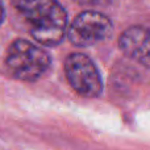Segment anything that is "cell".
<instances>
[{
    "label": "cell",
    "mask_w": 150,
    "mask_h": 150,
    "mask_svg": "<svg viewBox=\"0 0 150 150\" xmlns=\"http://www.w3.org/2000/svg\"><path fill=\"white\" fill-rule=\"evenodd\" d=\"M32 37L45 46H55L67 32V12L57 0H12Z\"/></svg>",
    "instance_id": "obj_1"
},
{
    "label": "cell",
    "mask_w": 150,
    "mask_h": 150,
    "mask_svg": "<svg viewBox=\"0 0 150 150\" xmlns=\"http://www.w3.org/2000/svg\"><path fill=\"white\" fill-rule=\"evenodd\" d=\"M113 33V24L96 11L79 13L67 29V38L75 46L88 47L107 41Z\"/></svg>",
    "instance_id": "obj_3"
},
{
    "label": "cell",
    "mask_w": 150,
    "mask_h": 150,
    "mask_svg": "<svg viewBox=\"0 0 150 150\" xmlns=\"http://www.w3.org/2000/svg\"><path fill=\"white\" fill-rule=\"evenodd\" d=\"M119 47L128 58L150 66V30L144 26H130L121 33Z\"/></svg>",
    "instance_id": "obj_5"
},
{
    "label": "cell",
    "mask_w": 150,
    "mask_h": 150,
    "mask_svg": "<svg viewBox=\"0 0 150 150\" xmlns=\"http://www.w3.org/2000/svg\"><path fill=\"white\" fill-rule=\"evenodd\" d=\"M4 20H5V8H4L3 1L0 0V25L4 23Z\"/></svg>",
    "instance_id": "obj_7"
},
{
    "label": "cell",
    "mask_w": 150,
    "mask_h": 150,
    "mask_svg": "<svg viewBox=\"0 0 150 150\" xmlns=\"http://www.w3.org/2000/svg\"><path fill=\"white\" fill-rule=\"evenodd\" d=\"M50 55L41 46L24 38L12 41L4 58L9 76L21 82H36L50 67Z\"/></svg>",
    "instance_id": "obj_2"
},
{
    "label": "cell",
    "mask_w": 150,
    "mask_h": 150,
    "mask_svg": "<svg viewBox=\"0 0 150 150\" xmlns=\"http://www.w3.org/2000/svg\"><path fill=\"white\" fill-rule=\"evenodd\" d=\"M65 74L70 86L84 98H96L103 91L99 70L90 57L73 53L65 61Z\"/></svg>",
    "instance_id": "obj_4"
},
{
    "label": "cell",
    "mask_w": 150,
    "mask_h": 150,
    "mask_svg": "<svg viewBox=\"0 0 150 150\" xmlns=\"http://www.w3.org/2000/svg\"><path fill=\"white\" fill-rule=\"evenodd\" d=\"M79 5L88 8H105L112 3V0H74Z\"/></svg>",
    "instance_id": "obj_6"
}]
</instances>
